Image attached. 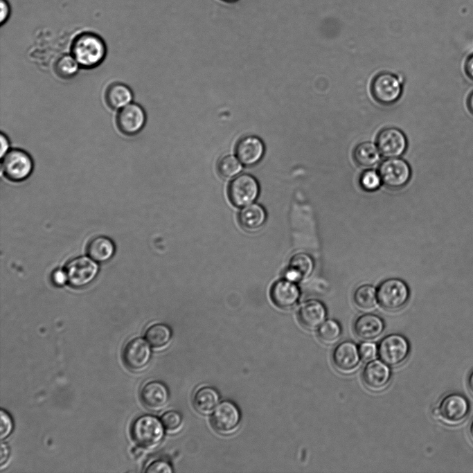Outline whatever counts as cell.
<instances>
[{"label": "cell", "instance_id": "cell-1", "mask_svg": "<svg viewBox=\"0 0 473 473\" xmlns=\"http://www.w3.org/2000/svg\"><path fill=\"white\" fill-rule=\"evenodd\" d=\"M107 45L98 34L84 31L75 35L71 44V55L80 68L91 69L96 68L105 60Z\"/></svg>", "mask_w": 473, "mask_h": 473}, {"label": "cell", "instance_id": "cell-2", "mask_svg": "<svg viewBox=\"0 0 473 473\" xmlns=\"http://www.w3.org/2000/svg\"><path fill=\"white\" fill-rule=\"evenodd\" d=\"M377 298L382 308L386 311L395 312L406 305L410 298V290L403 280L389 278L378 285Z\"/></svg>", "mask_w": 473, "mask_h": 473}, {"label": "cell", "instance_id": "cell-3", "mask_svg": "<svg viewBox=\"0 0 473 473\" xmlns=\"http://www.w3.org/2000/svg\"><path fill=\"white\" fill-rule=\"evenodd\" d=\"M132 434L139 445L146 449H152L162 441L165 435V427L161 420L156 416L144 415L134 422Z\"/></svg>", "mask_w": 473, "mask_h": 473}, {"label": "cell", "instance_id": "cell-4", "mask_svg": "<svg viewBox=\"0 0 473 473\" xmlns=\"http://www.w3.org/2000/svg\"><path fill=\"white\" fill-rule=\"evenodd\" d=\"M1 172L6 179L19 182L30 177L34 168L31 156L25 150L11 148L1 157Z\"/></svg>", "mask_w": 473, "mask_h": 473}, {"label": "cell", "instance_id": "cell-5", "mask_svg": "<svg viewBox=\"0 0 473 473\" xmlns=\"http://www.w3.org/2000/svg\"><path fill=\"white\" fill-rule=\"evenodd\" d=\"M410 352L408 340L400 334H391L384 337L379 343L377 354L382 362L386 365L396 367L407 359Z\"/></svg>", "mask_w": 473, "mask_h": 473}, {"label": "cell", "instance_id": "cell-6", "mask_svg": "<svg viewBox=\"0 0 473 473\" xmlns=\"http://www.w3.org/2000/svg\"><path fill=\"white\" fill-rule=\"evenodd\" d=\"M382 184L388 188L398 190L409 181L411 170L409 163L398 157L388 158L379 167Z\"/></svg>", "mask_w": 473, "mask_h": 473}, {"label": "cell", "instance_id": "cell-7", "mask_svg": "<svg viewBox=\"0 0 473 473\" xmlns=\"http://www.w3.org/2000/svg\"><path fill=\"white\" fill-rule=\"evenodd\" d=\"M260 191L256 179L249 174L235 177L228 187L230 202L237 207L249 205L256 199Z\"/></svg>", "mask_w": 473, "mask_h": 473}, {"label": "cell", "instance_id": "cell-8", "mask_svg": "<svg viewBox=\"0 0 473 473\" xmlns=\"http://www.w3.org/2000/svg\"><path fill=\"white\" fill-rule=\"evenodd\" d=\"M402 84L394 74L383 72L377 75L371 84L374 99L381 105H390L395 102L402 93Z\"/></svg>", "mask_w": 473, "mask_h": 473}, {"label": "cell", "instance_id": "cell-9", "mask_svg": "<svg viewBox=\"0 0 473 473\" xmlns=\"http://www.w3.org/2000/svg\"><path fill=\"white\" fill-rule=\"evenodd\" d=\"M241 421V413L232 401L224 400L219 403L212 412L211 424L220 434L227 435L233 433Z\"/></svg>", "mask_w": 473, "mask_h": 473}, {"label": "cell", "instance_id": "cell-10", "mask_svg": "<svg viewBox=\"0 0 473 473\" xmlns=\"http://www.w3.org/2000/svg\"><path fill=\"white\" fill-rule=\"evenodd\" d=\"M65 271L70 285L73 287H82L96 278L99 267L96 261L89 256H79L67 263Z\"/></svg>", "mask_w": 473, "mask_h": 473}, {"label": "cell", "instance_id": "cell-11", "mask_svg": "<svg viewBox=\"0 0 473 473\" xmlns=\"http://www.w3.org/2000/svg\"><path fill=\"white\" fill-rule=\"evenodd\" d=\"M146 119L143 108L137 103L131 102L118 110L116 117V125L121 134L132 136L143 130Z\"/></svg>", "mask_w": 473, "mask_h": 473}, {"label": "cell", "instance_id": "cell-12", "mask_svg": "<svg viewBox=\"0 0 473 473\" xmlns=\"http://www.w3.org/2000/svg\"><path fill=\"white\" fill-rule=\"evenodd\" d=\"M469 409L468 401L463 395L451 393L440 400L438 407V418L447 424H458L465 418Z\"/></svg>", "mask_w": 473, "mask_h": 473}, {"label": "cell", "instance_id": "cell-13", "mask_svg": "<svg viewBox=\"0 0 473 473\" xmlns=\"http://www.w3.org/2000/svg\"><path fill=\"white\" fill-rule=\"evenodd\" d=\"M377 146L384 157H398L405 152L407 140L400 130L386 127L379 132L377 136Z\"/></svg>", "mask_w": 473, "mask_h": 473}, {"label": "cell", "instance_id": "cell-14", "mask_svg": "<svg viewBox=\"0 0 473 473\" xmlns=\"http://www.w3.org/2000/svg\"><path fill=\"white\" fill-rule=\"evenodd\" d=\"M360 359L357 346L350 341L339 343L334 348L332 354L334 368L343 374L354 372L359 365Z\"/></svg>", "mask_w": 473, "mask_h": 473}, {"label": "cell", "instance_id": "cell-15", "mask_svg": "<svg viewBox=\"0 0 473 473\" xmlns=\"http://www.w3.org/2000/svg\"><path fill=\"white\" fill-rule=\"evenodd\" d=\"M391 377V373L389 367L380 360L368 362L362 373L365 386L375 392L384 390L389 384Z\"/></svg>", "mask_w": 473, "mask_h": 473}, {"label": "cell", "instance_id": "cell-16", "mask_svg": "<svg viewBox=\"0 0 473 473\" xmlns=\"http://www.w3.org/2000/svg\"><path fill=\"white\" fill-rule=\"evenodd\" d=\"M270 296L272 302L278 307L289 310L298 303L301 298V289L296 283L285 278L273 284Z\"/></svg>", "mask_w": 473, "mask_h": 473}, {"label": "cell", "instance_id": "cell-17", "mask_svg": "<svg viewBox=\"0 0 473 473\" xmlns=\"http://www.w3.org/2000/svg\"><path fill=\"white\" fill-rule=\"evenodd\" d=\"M262 141L254 135L242 137L236 144L235 152L240 161L247 166L258 163L265 153Z\"/></svg>", "mask_w": 473, "mask_h": 473}, {"label": "cell", "instance_id": "cell-18", "mask_svg": "<svg viewBox=\"0 0 473 473\" xmlns=\"http://www.w3.org/2000/svg\"><path fill=\"white\" fill-rule=\"evenodd\" d=\"M151 348L142 338L131 340L123 350V359L131 369L139 371L145 368L151 358Z\"/></svg>", "mask_w": 473, "mask_h": 473}, {"label": "cell", "instance_id": "cell-19", "mask_svg": "<svg viewBox=\"0 0 473 473\" xmlns=\"http://www.w3.org/2000/svg\"><path fill=\"white\" fill-rule=\"evenodd\" d=\"M326 317L327 310L325 305L316 299L304 302L298 312L300 324L309 330L318 329L325 321Z\"/></svg>", "mask_w": 473, "mask_h": 473}, {"label": "cell", "instance_id": "cell-20", "mask_svg": "<svg viewBox=\"0 0 473 473\" xmlns=\"http://www.w3.org/2000/svg\"><path fill=\"white\" fill-rule=\"evenodd\" d=\"M384 327V322L380 316L366 313L355 319L353 323V331L359 339L372 341L382 334Z\"/></svg>", "mask_w": 473, "mask_h": 473}, {"label": "cell", "instance_id": "cell-21", "mask_svg": "<svg viewBox=\"0 0 473 473\" xmlns=\"http://www.w3.org/2000/svg\"><path fill=\"white\" fill-rule=\"evenodd\" d=\"M169 391L167 386L159 381L146 383L141 391V399L144 405L153 411L163 408L169 400Z\"/></svg>", "mask_w": 473, "mask_h": 473}, {"label": "cell", "instance_id": "cell-22", "mask_svg": "<svg viewBox=\"0 0 473 473\" xmlns=\"http://www.w3.org/2000/svg\"><path fill=\"white\" fill-rule=\"evenodd\" d=\"M314 269V261L307 253H298L294 255L285 271V278L296 283L309 277Z\"/></svg>", "mask_w": 473, "mask_h": 473}, {"label": "cell", "instance_id": "cell-23", "mask_svg": "<svg viewBox=\"0 0 473 473\" xmlns=\"http://www.w3.org/2000/svg\"><path fill=\"white\" fill-rule=\"evenodd\" d=\"M133 93L127 84L122 82H113L106 89L105 101L107 107L113 110H119L132 102Z\"/></svg>", "mask_w": 473, "mask_h": 473}, {"label": "cell", "instance_id": "cell-24", "mask_svg": "<svg viewBox=\"0 0 473 473\" xmlns=\"http://www.w3.org/2000/svg\"><path fill=\"white\" fill-rule=\"evenodd\" d=\"M220 394L210 386L198 388L193 394V403L196 411L202 414L212 413L219 404Z\"/></svg>", "mask_w": 473, "mask_h": 473}, {"label": "cell", "instance_id": "cell-25", "mask_svg": "<svg viewBox=\"0 0 473 473\" xmlns=\"http://www.w3.org/2000/svg\"><path fill=\"white\" fill-rule=\"evenodd\" d=\"M264 208L257 204L248 205L242 208L238 215V222L241 227L247 231L259 230L266 220Z\"/></svg>", "mask_w": 473, "mask_h": 473}, {"label": "cell", "instance_id": "cell-26", "mask_svg": "<svg viewBox=\"0 0 473 473\" xmlns=\"http://www.w3.org/2000/svg\"><path fill=\"white\" fill-rule=\"evenodd\" d=\"M115 252L113 241L105 236H98L90 241L87 253L90 258L96 262H103L109 260Z\"/></svg>", "mask_w": 473, "mask_h": 473}, {"label": "cell", "instance_id": "cell-27", "mask_svg": "<svg viewBox=\"0 0 473 473\" xmlns=\"http://www.w3.org/2000/svg\"><path fill=\"white\" fill-rule=\"evenodd\" d=\"M353 157L360 166L369 168L375 165L380 159V152L377 145L371 142L358 144L354 150Z\"/></svg>", "mask_w": 473, "mask_h": 473}, {"label": "cell", "instance_id": "cell-28", "mask_svg": "<svg viewBox=\"0 0 473 473\" xmlns=\"http://www.w3.org/2000/svg\"><path fill=\"white\" fill-rule=\"evenodd\" d=\"M353 301L360 309L373 308L377 303V289L369 284L359 285L353 293Z\"/></svg>", "mask_w": 473, "mask_h": 473}, {"label": "cell", "instance_id": "cell-29", "mask_svg": "<svg viewBox=\"0 0 473 473\" xmlns=\"http://www.w3.org/2000/svg\"><path fill=\"white\" fill-rule=\"evenodd\" d=\"M145 337L151 346L160 348L166 346L170 341L172 331L166 324L155 323L147 330Z\"/></svg>", "mask_w": 473, "mask_h": 473}, {"label": "cell", "instance_id": "cell-30", "mask_svg": "<svg viewBox=\"0 0 473 473\" xmlns=\"http://www.w3.org/2000/svg\"><path fill=\"white\" fill-rule=\"evenodd\" d=\"M80 66L71 55H63L54 64L55 73L60 78L69 80L74 78L80 69Z\"/></svg>", "mask_w": 473, "mask_h": 473}, {"label": "cell", "instance_id": "cell-31", "mask_svg": "<svg viewBox=\"0 0 473 473\" xmlns=\"http://www.w3.org/2000/svg\"><path fill=\"white\" fill-rule=\"evenodd\" d=\"M341 332V327L338 321L328 319L318 328L317 336L323 343L332 345L340 339Z\"/></svg>", "mask_w": 473, "mask_h": 473}, {"label": "cell", "instance_id": "cell-32", "mask_svg": "<svg viewBox=\"0 0 473 473\" xmlns=\"http://www.w3.org/2000/svg\"><path fill=\"white\" fill-rule=\"evenodd\" d=\"M242 169V163L233 155H225L221 157L217 163L218 173L224 178H231L236 176Z\"/></svg>", "mask_w": 473, "mask_h": 473}, {"label": "cell", "instance_id": "cell-33", "mask_svg": "<svg viewBox=\"0 0 473 473\" xmlns=\"http://www.w3.org/2000/svg\"><path fill=\"white\" fill-rule=\"evenodd\" d=\"M382 184L379 172L374 170H367L362 173L359 184L362 188L367 192L377 190Z\"/></svg>", "mask_w": 473, "mask_h": 473}, {"label": "cell", "instance_id": "cell-34", "mask_svg": "<svg viewBox=\"0 0 473 473\" xmlns=\"http://www.w3.org/2000/svg\"><path fill=\"white\" fill-rule=\"evenodd\" d=\"M161 420L166 430L170 432L177 431L181 428L183 423V418L181 413L175 410H170L165 412Z\"/></svg>", "mask_w": 473, "mask_h": 473}, {"label": "cell", "instance_id": "cell-35", "mask_svg": "<svg viewBox=\"0 0 473 473\" xmlns=\"http://www.w3.org/2000/svg\"><path fill=\"white\" fill-rule=\"evenodd\" d=\"M145 472L148 473H171L173 472V469L168 460L159 458L150 463Z\"/></svg>", "mask_w": 473, "mask_h": 473}, {"label": "cell", "instance_id": "cell-36", "mask_svg": "<svg viewBox=\"0 0 473 473\" xmlns=\"http://www.w3.org/2000/svg\"><path fill=\"white\" fill-rule=\"evenodd\" d=\"M358 348L361 359L366 362L374 359L377 354V348L375 343L368 342V341L362 342Z\"/></svg>", "mask_w": 473, "mask_h": 473}, {"label": "cell", "instance_id": "cell-37", "mask_svg": "<svg viewBox=\"0 0 473 473\" xmlns=\"http://www.w3.org/2000/svg\"><path fill=\"white\" fill-rule=\"evenodd\" d=\"M1 414V430H0V434H1V439L3 440L8 437L10 434L11 433L13 427V424L12 419L10 416L8 415V413L3 411V409L1 410L0 412Z\"/></svg>", "mask_w": 473, "mask_h": 473}, {"label": "cell", "instance_id": "cell-38", "mask_svg": "<svg viewBox=\"0 0 473 473\" xmlns=\"http://www.w3.org/2000/svg\"><path fill=\"white\" fill-rule=\"evenodd\" d=\"M51 280L57 287L64 285L68 282L66 271L61 269L54 270L51 274Z\"/></svg>", "mask_w": 473, "mask_h": 473}, {"label": "cell", "instance_id": "cell-39", "mask_svg": "<svg viewBox=\"0 0 473 473\" xmlns=\"http://www.w3.org/2000/svg\"><path fill=\"white\" fill-rule=\"evenodd\" d=\"M0 23L4 24L9 19L11 15V7L8 0H0Z\"/></svg>", "mask_w": 473, "mask_h": 473}, {"label": "cell", "instance_id": "cell-40", "mask_svg": "<svg viewBox=\"0 0 473 473\" xmlns=\"http://www.w3.org/2000/svg\"><path fill=\"white\" fill-rule=\"evenodd\" d=\"M1 158L3 157L10 149V141L8 136L3 132L1 133Z\"/></svg>", "mask_w": 473, "mask_h": 473}, {"label": "cell", "instance_id": "cell-41", "mask_svg": "<svg viewBox=\"0 0 473 473\" xmlns=\"http://www.w3.org/2000/svg\"><path fill=\"white\" fill-rule=\"evenodd\" d=\"M9 449L6 444L1 443V466H3L4 463L7 461L9 456Z\"/></svg>", "mask_w": 473, "mask_h": 473}, {"label": "cell", "instance_id": "cell-42", "mask_svg": "<svg viewBox=\"0 0 473 473\" xmlns=\"http://www.w3.org/2000/svg\"><path fill=\"white\" fill-rule=\"evenodd\" d=\"M466 71L468 75L473 78V55H472L467 62Z\"/></svg>", "mask_w": 473, "mask_h": 473}, {"label": "cell", "instance_id": "cell-43", "mask_svg": "<svg viewBox=\"0 0 473 473\" xmlns=\"http://www.w3.org/2000/svg\"><path fill=\"white\" fill-rule=\"evenodd\" d=\"M467 387L473 395V371H471L467 377Z\"/></svg>", "mask_w": 473, "mask_h": 473}, {"label": "cell", "instance_id": "cell-44", "mask_svg": "<svg viewBox=\"0 0 473 473\" xmlns=\"http://www.w3.org/2000/svg\"><path fill=\"white\" fill-rule=\"evenodd\" d=\"M469 108L473 113V93L470 95L468 100Z\"/></svg>", "mask_w": 473, "mask_h": 473}, {"label": "cell", "instance_id": "cell-45", "mask_svg": "<svg viewBox=\"0 0 473 473\" xmlns=\"http://www.w3.org/2000/svg\"><path fill=\"white\" fill-rule=\"evenodd\" d=\"M469 431H470V436L473 440V420H472V422L470 423Z\"/></svg>", "mask_w": 473, "mask_h": 473}, {"label": "cell", "instance_id": "cell-46", "mask_svg": "<svg viewBox=\"0 0 473 473\" xmlns=\"http://www.w3.org/2000/svg\"><path fill=\"white\" fill-rule=\"evenodd\" d=\"M221 1L226 2V3H232L237 2L239 0H221Z\"/></svg>", "mask_w": 473, "mask_h": 473}]
</instances>
